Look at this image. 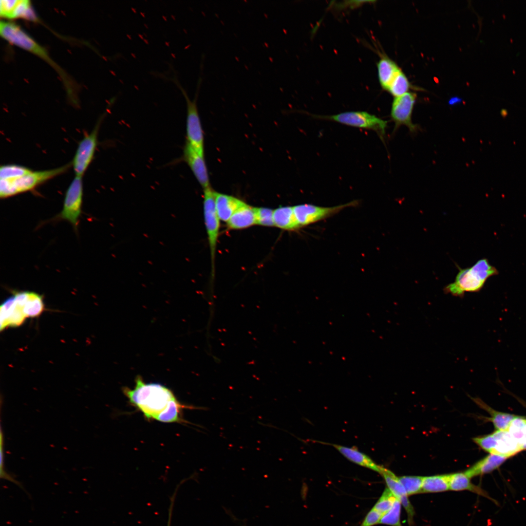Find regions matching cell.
I'll list each match as a JSON object with an SVG mask.
<instances>
[{"label": "cell", "instance_id": "cell-2", "mask_svg": "<svg viewBox=\"0 0 526 526\" xmlns=\"http://www.w3.org/2000/svg\"><path fill=\"white\" fill-rule=\"evenodd\" d=\"M0 23V33L1 37L11 44L38 56L51 65L62 77L70 99L72 101L76 100L73 82L50 57L46 50L16 24L4 21H1Z\"/></svg>", "mask_w": 526, "mask_h": 526}, {"label": "cell", "instance_id": "cell-28", "mask_svg": "<svg viewBox=\"0 0 526 526\" xmlns=\"http://www.w3.org/2000/svg\"><path fill=\"white\" fill-rule=\"evenodd\" d=\"M410 87L407 77L401 70L394 77L387 91L394 97H396L408 93Z\"/></svg>", "mask_w": 526, "mask_h": 526}, {"label": "cell", "instance_id": "cell-23", "mask_svg": "<svg viewBox=\"0 0 526 526\" xmlns=\"http://www.w3.org/2000/svg\"><path fill=\"white\" fill-rule=\"evenodd\" d=\"M476 402L486 410L491 415L490 420L497 430H507L511 421L518 415L496 411L491 408L480 399H475Z\"/></svg>", "mask_w": 526, "mask_h": 526}, {"label": "cell", "instance_id": "cell-9", "mask_svg": "<svg viewBox=\"0 0 526 526\" xmlns=\"http://www.w3.org/2000/svg\"><path fill=\"white\" fill-rule=\"evenodd\" d=\"M102 119L103 117H101L91 132L86 134L78 143L71 162L75 176L82 177L94 159Z\"/></svg>", "mask_w": 526, "mask_h": 526}, {"label": "cell", "instance_id": "cell-1", "mask_svg": "<svg viewBox=\"0 0 526 526\" xmlns=\"http://www.w3.org/2000/svg\"><path fill=\"white\" fill-rule=\"evenodd\" d=\"M134 388L124 387L123 393L148 419L156 420L171 401L176 398L168 388L159 383H145L140 376H136Z\"/></svg>", "mask_w": 526, "mask_h": 526}, {"label": "cell", "instance_id": "cell-17", "mask_svg": "<svg viewBox=\"0 0 526 526\" xmlns=\"http://www.w3.org/2000/svg\"><path fill=\"white\" fill-rule=\"evenodd\" d=\"M449 489L453 491L467 490L490 500L496 505L498 503L489 496L488 493L480 487L472 484L470 478L464 472H456L449 474Z\"/></svg>", "mask_w": 526, "mask_h": 526}, {"label": "cell", "instance_id": "cell-31", "mask_svg": "<svg viewBox=\"0 0 526 526\" xmlns=\"http://www.w3.org/2000/svg\"><path fill=\"white\" fill-rule=\"evenodd\" d=\"M401 505L400 502L396 499L391 508L382 515L378 524L401 526L400 519Z\"/></svg>", "mask_w": 526, "mask_h": 526}, {"label": "cell", "instance_id": "cell-7", "mask_svg": "<svg viewBox=\"0 0 526 526\" xmlns=\"http://www.w3.org/2000/svg\"><path fill=\"white\" fill-rule=\"evenodd\" d=\"M82 177L75 176L68 187L64 197L61 212L50 221L66 220L78 230L79 217L82 212L83 187Z\"/></svg>", "mask_w": 526, "mask_h": 526}, {"label": "cell", "instance_id": "cell-38", "mask_svg": "<svg viewBox=\"0 0 526 526\" xmlns=\"http://www.w3.org/2000/svg\"><path fill=\"white\" fill-rule=\"evenodd\" d=\"M507 112L506 110H502L501 112V114L503 117H505L507 115Z\"/></svg>", "mask_w": 526, "mask_h": 526}, {"label": "cell", "instance_id": "cell-37", "mask_svg": "<svg viewBox=\"0 0 526 526\" xmlns=\"http://www.w3.org/2000/svg\"><path fill=\"white\" fill-rule=\"evenodd\" d=\"M172 503L173 502H172L171 506H170V509H169V519H168L167 526H170V521H171V516L172 507V504H173Z\"/></svg>", "mask_w": 526, "mask_h": 526}, {"label": "cell", "instance_id": "cell-27", "mask_svg": "<svg viewBox=\"0 0 526 526\" xmlns=\"http://www.w3.org/2000/svg\"><path fill=\"white\" fill-rule=\"evenodd\" d=\"M43 308L42 296L35 292H30L28 301L23 308L26 317H37L42 312Z\"/></svg>", "mask_w": 526, "mask_h": 526}, {"label": "cell", "instance_id": "cell-32", "mask_svg": "<svg viewBox=\"0 0 526 526\" xmlns=\"http://www.w3.org/2000/svg\"><path fill=\"white\" fill-rule=\"evenodd\" d=\"M396 499L394 495L386 488L373 508L384 514L391 508Z\"/></svg>", "mask_w": 526, "mask_h": 526}, {"label": "cell", "instance_id": "cell-11", "mask_svg": "<svg viewBox=\"0 0 526 526\" xmlns=\"http://www.w3.org/2000/svg\"><path fill=\"white\" fill-rule=\"evenodd\" d=\"M416 99V94L412 92L394 98L391 110V118L394 123V132L402 125L408 127L411 132L417 131V125L413 124L412 119Z\"/></svg>", "mask_w": 526, "mask_h": 526}, {"label": "cell", "instance_id": "cell-14", "mask_svg": "<svg viewBox=\"0 0 526 526\" xmlns=\"http://www.w3.org/2000/svg\"><path fill=\"white\" fill-rule=\"evenodd\" d=\"M0 16L9 19L22 18L35 20L36 16L27 0H1Z\"/></svg>", "mask_w": 526, "mask_h": 526}, {"label": "cell", "instance_id": "cell-26", "mask_svg": "<svg viewBox=\"0 0 526 526\" xmlns=\"http://www.w3.org/2000/svg\"><path fill=\"white\" fill-rule=\"evenodd\" d=\"M507 431L521 450H526V417L517 416L511 421Z\"/></svg>", "mask_w": 526, "mask_h": 526}, {"label": "cell", "instance_id": "cell-21", "mask_svg": "<svg viewBox=\"0 0 526 526\" xmlns=\"http://www.w3.org/2000/svg\"><path fill=\"white\" fill-rule=\"evenodd\" d=\"M378 77L382 88L388 90L390 84L401 70L392 60L382 56L377 64Z\"/></svg>", "mask_w": 526, "mask_h": 526}, {"label": "cell", "instance_id": "cell-4", "mask_svg": "<svg viewBox=\"0 0 526 526\" xmlns=\"http://www.w3.org/2000/svg\"><path fill=\"white\" fill-rule=\"evenodd\" d=\"M71 162L55 169L33 171L13 180H0V197L5 199L30 191L43 183L66 172Z\"/></svg>", "mask_w": 526, "mask_h": 526}, {"label": "cell", "instance_id": "cell-8", "mask_svg": "<svg viewBox=\"0 0 526 526\" xmlns=\"http://www.w3.org/2000/svg\"><path fill=\"white\" fill-rule=\"evenodd\" d=\"M215 194V191L210 187L204 189V216L210 247L212 273H213L220 220L216 210Z\"/></svg>", "mask_w": 526, "mask_h": 526}, {"label": "cell", "instance_id": "cell-22", "mask_svg": "<svg viewBox=\"0 0 526 526\" xmlns=\"http://www.w3.org/2000/svg\"><path fill=\"white\" fill-rule=\"evenodd\" d=\"M274 225L284 230H294L300 228L293 207H281L273 211Z\"/></svg>", "mask_w": 526, "mask_h": 526}, {"label": "cell", "instance_id": "cell-12", "mask_svg": "<svg viewBox=\"0 0 526 526\" xmlns=\"http://www.w3.org/2000/svg\"><path fill=\"white\" fill-rule=\"evenodd\" d=\"M182 160L188 164L204 189L210 187L207 169L204 156L199 154L186 142L183 149Z\"/></svg>", "mask_w": 526, "mask_h": 526}, {"label": "cell", "instance_id": "cell-16", "mask_svg": "<svg viewBox=\"0 0 526 526\" xmlns=\"http://www.w3.org/2000/svg\"><path fill=\"white\" fill-rule=\"evenodd\" d=\"M328 444L333 446L349 461L360 466L380 473L382 466L376 464L369 456L360 452L355 447H348L335 444Z\"/></svg>", "mask_w": 526, "mask_h": 526}, {"label": "cell", "instance_id": "cell-10", "mask_svg": "<svg viewBox=\"0 0 526 526\" xmlns=\"http://www.w3.org/2000/svg\"><path fill=\"white\" fill-rule=\"evenodd\" d=\"M357 200L331 207L301 204L293 207L294 214L300 227L304 226L328 218L342 209L358 205Z\"/></svg>", "mask_w": 526, "mask_h": 526}, {"label": "cell", "instance_id": "cell-24", "mask_svg": "<svg viewBox=\"0 0 526 526\" xmlns=\"http://www.w3.org/2000/svg\"><path fill=\"white\" fill-rule=\"evenodd\" d=\"M450 490L449 474L424 476L421 493L439 492Z\"/></svg>", "mask_w": 526, "mask_h": 526}, {"label": "cell", "instance_id": "cell-34", "mask_svg": "<svg viewBox=\"0 0 526 526\" xmlns=\"http://www.w3.org/2000/svg\"><path fill=\"white\" fill-rule=\"evenodd\" d=\"M256 224L262 226H274L273 210L266 207H255Z\"/></svg>", "mask_w": 526, "mask_h": 526}, {"label": "cell", "instance_id": "cell-33", "mask_svg": "<svg viewBox=\"0 0 526 526\" xmlns=\"http://www.w3.org/2000/svg\"><path fill=\"white\" fill-rule=\"evenodd\" d=\"M14 296L6 299L0 308V331L8 326V320L15 307Z\"/></svg>", "mask_w": 526, "mask_h": 526}, {"label": "cell", "instance_id": "cell-5", "mask_svg": "<svg viewBox=\"0 0 526 526\" xmlns=\"http://www.w3.org/2000/svg\"><path fill=\"white\" fill-rule=\"evenodd\" d=\"M170 79L180 90L185 97L187 103V139L186 142L189 144L199 154L204 156V133L197 105V100L202 82V78L199 77L198 79L195 97L192 100L190 99L187 92L182 87L176 76L174 75L173 77H170Z\"/></svg>", "mask_w": 526, "mask_h": 526}, {"label": "cell", "instance_id": "cell-19", "mask_svg": "<svg viewBox=\"0 0 526 526\" xmlns=\"http://www.w3.org/2000/svg\"><path fill=\"white\" fill-rule=\"evenodd\" d=\"M507 458L491 454L479 460L464 472L470 478L492 472L500 466Z\"/></svg>", "mask_w": 526, "mask_h": 526}, {"label": "cell", "instance_id": "cell-13", "mask_svg": "<svg viewBox=\"0 0 526 526\" xmlns=\"http://www.w3.org/2000/svg\"><path fill=\"white\" fill-rule=\"evenodd\" d=\"M379 474L384 478L387 488L405 508L408 514L409 521L410 523H412L414 515L413 508L408 499V495L399 477L392 471L383 466Z\"/></svg>", "mask_w": 526, "mask_h": 526}, {"label": "cell", "instance_id": "cell-25", "mask_svg": "<svg viewBox=\"0 0 526 526\" xmlns=\"http://www.w3.org/2000/svg\"><path fill=\"white\" fill-rule=\"evenodd\" d=\"M187 407L176 398L171 401L168 408L158 415L156 420L164 423L183 422L182 410Z\"/></svg>", "mask_w": 526, "mask_h": 526}, {"label": "cell", "instance_id": "cell-6", "mask_svg": "<svg viewBox=\"0 0 526 526\" xmlns=\"http://www.w3.org/2000/svg\"><path fill=\"white\" fill-rule=\"evenodd\" d=\"M323 120L335 121L349 126L375 131L383 141L387 121L364 111H351L330 115H314Z\"/></svg>", "mask_w": 526, "mask_h": 526}, {"label": "cell", "instance_id": "cell-15", "mask_svg": "<svg viewBox=\"0 0 526 526\" xmlns=\"http://www.w3.org/2000/svg\"><path fill=\"white\" fill-rule=\"evenodd\" d=\"M492 434L495 437V447L492 454L508 458L522 450L518 442L507 430H497Z\"/></svg>", "mask_w": 526, "mask_h": 526}, {"label": "cell", "instance_id": "cell-20", "mask_svg": "<svg viewBox=\"0 0 526 526\" xmlns=\"http://www.w3.org/2000/svg\"><path fill=\"white\" fill-rule=\"evenodd\" d=\"M256 224L255 207L245 203L238 208L227 222L228 227L232 229H240Z\"/></svg>", "mask_w": 526, "mask_h": 526}, {"label": "cell", "instance_id": "cell-29", "mask_svg": "<svg viewBox=\"0 0 526 526\" xmlns=\"http://www.w3.org/2000/svg\"><path fill=\"white\" fill-rule=\"evenodd\" d=\"M32 170L24 166L8 164L0 167V180H13L18 178Z\"/></svg>", "mask_w": 526, "mask_h": 526}, {"label": "cell", "instance_id": "cell-18", "mask_svg": "<svg viewBox=\"0 0 526 526\" xmlns=\"http://www.w3.org/2000/svg\"><path fill=\"white\" fill-rule=\"evenodd\" d=\"M215 204L220 219L227 222L234 213L245 203L233 196L215 192Z\"/></svg>", "mask_w": 526, "mask_h": 526}, {"label": "cell", "instance_id": "cell-30", "mask_svg": "<svg viewBox=\"0 0 526 526\" xmlns=\"http://www.w3.org/2000/svg\"><path fill=\"white\" fill-rule=\"evenodd\" d=\"M424 476H402L399 479L404 487L408 496L421 493Z\"/></svg>", "mask_w": 526, "mask_h": 526}, {"label": "cell", "instance_id": "cell-36", "mask_svg": "<svg viewBox=\"0 0 526 526\" xmlns=\"http://www.w3.org/2000/svg\"><path fill=\"white\" fill-rule=\"evenodd\" d=\"M383 514L373 508L368 512L360 526H373L378 524Z\"/></svg>", "mask_w": 526, "mask_h": 526}, {"label": "cell", "instance_id": "cell-3", "mask_svg": "<svg viewBox=\"0 0 526 526\" xmlns=\"http://www.w3.org/2000/svg\"><path fill=\"white\" fill-rule=\"evenodd\" d=\"M498 274L487 259H482L470 267L459 268L454 281L447 285L444 292L458 297H463L466 292H478L488 278Z\"/></svg>", "mask_w": 526, "mask_h": 526}, {"label": "cell", "instance_id": "cell-35", "mask_svg": "<svg viewBox=\"0 0 526 526\" xmlns=\"http://www.w3.org/2000/svg\"><path fill=\"white\" fill-rule=\"evenodd\" d=\"M26 317L23 308L16 304L15 307L8 319V326L18 327L23 322Z\"/></svg>", "mask_w": 526, "mask_h": 526}]
</instances>
